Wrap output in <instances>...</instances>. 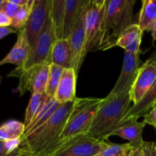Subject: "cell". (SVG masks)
Wrapping results in <instances>:
<instances>
[{
    "label": "cell",
    "mask_w": 156,
    "mask_h": 156,
    "mask_svg": "<svg viewBox=\"0 0 156 156\" xmlns=\"http://www.w3.org/2000/svg\"><path fill=\"white\" fill-rule=\"evenodd\" d=\"M50 73V64L44 63L33 66L26 69H17L11 72L8 77H15L19 79L18 91L22 96L27 91L32 94L46 93L47 81Z\"/></svg>",
    "instance_id": "4"
},
{
    "label": "cell",
    "mask_w": 156,
    "mask_h": 156,
    "mask_svg": "<svg viewBox=\"0 0 156 156\" xmlns=\"http://www.w3.org/2000/svg\"><path fill=\"white\" fill-rule=\"evenodd\" d=\"M63 69V68L55 64L50 65V73H49L48 81H47V88H46V94L50 98H55V95L57 91L58 85H59Z\"/></svg>",
    "instance_id": "24"
},
{
    "label": "cell",
    "mask_w": 156,
    "mask_h": 156,
    "mask_svg": "<svg viewBox=\"0 0 156 156\" xmlns=\"http://www.w3.org/2000/svg\"><path fill=\"white\" fill-rule=\"evenodd\" d=\"M156 19V0H142L138 24L143 31L148 30L152 21Z\"/></svg>",
    "instance_id": "22"
},
{
    "label": "cell",
    "mask_w": 156,
    "mask_h": 156,
    "mask_svg": "<svg viewBox=\"0 0 156 156\" xmlns=\"http://www.w3.org/2000/svg\"><path fill=\"white\" fill-rule=\"evenodd\" d=\"M106 142L82 134L67 140L54 156H96L105 149Z\"/></svg>",
    "instance_id": "7"
},
{
    "label": "cell",
    "mask_w": 156,
    "mask_h": 156,
    "mask_svg": "<svg viewBox=\"0 0 156 156\" xmlns=\"http://www.w3.org/2000/svg\"><path fill=\"white\" fill-rule=\"evenodd\" d=\"M20 6L14 4V3L10 2L8 0H5L4 3H3L2 6L1 10H2L6 15L11 18H13L14 16L16 15L18 11L20 9Z\"/></svg>",
    "instance_id": "27"
},
{
    "label": "cell",
    "mask_w": 156,
    "mask_h": 156,
    "mask_svg": "<svg viewBox=\"0 0 156 156\" xmlns=\"http://www.w3.org/2000/svg\"><path fill=\"white\" fill-rule=\"evenodd\" d=\"M78 74L73 68L64 69L58 85L55 99L60 105L76 100Z\"/></svg>",
    "instance_id": "14"
},
{
    "label": "cell",
    "mask_w": 156,
    "mask_h": 156,
    "mask_svg": "<svg viewBox=\"0 0 156 156\" xmlns=\"http://www.w3.org/2000/svg\"><path fill=\"white\" fill-rule=\"evenodd\" d=\"M50 63L63 69L72 68V56L67 39H56L53 46Z\"/></svg>",
    "instance_id": "19"
},
{
    "label": "cell",
    "mask_w": 156,
    "mask_h": 156,
    "mask_svg": "<svg viewBox=\"0 0 156 156\" xmlns=\"http://www.w3.org/2000/svg\"><path fill=\"white\" fill-rule=\"evenodd\" d=\"M90 0H66L62 26V39H66L74 27L79 15L89 5Z\"/></svg>",
    "instance_id": "15"
},
{
    "label": "cell",
    "mask_w": 156,
    "mask_h": 156,
    "mask_svg": "<svg viewBox=\"0 0 156 156\" xmlns=\"http://www.w3.org/2000/svg\"><path fill=\"white\" fill-rule=\"evenodd\" d=\"M143 121L146 124L152 126L156 129V105L149 111L147 114L145 115Z\"/></svg>",
    "instance_id": "28"
},
{
    "label": "cell",
    "mask_w": 156,
    "mask_h": 156,
    "mask_svg": "<svg viewBox=\"0 0 156 156\" xmlns=\"http://www.w3.org/2000/svg\"><path fill=\"white\" fill-rule=\"evenodd\" d=\"M66 2V0H47V14L53 23L57 39H62Z\"/></svg>",
    "instance_id": "20"
},
{
    "label": "cell",
    "mask_w": 156,
    "mask_h": 156,
    "mask_svg": "<svg viewBox=\"0 0 156 156\" xmlns=\"http://www.w3.org/2000/svg\"><path fill=\"white\" fill-rule=\"evenodd\" d=\"M23 153H24V151H23L22 148H21V149L19 151H18L16 152H13V153H11L6 149L5 142L0 140V156H21L23 155Z\"/></svg>",
    "instance_id": "29"
},
{
    "label": "cell",
    "mask_w": 156,
    "mask_h": 156,
    "mask_svg": "<svg viewBox=\"0 0 156 156\" xmlns=\"http://www.w3.org/2000/svg\"><path fill=\"white\" fill-rule=\"evenodd\" d=\"M47 16V0H35L30 9L28 20L24 26L30 48H34L42 30Z\"/></svg>",
    "instance_id": "10"
},
{
    "label": "cell",
    "mask_w": 156,
    "mask_h": 156,
    "mask_svg": "<svg viewBox=\"0 0 156 156\" xmlns=\"http://www.w3.org/2000/svg\"><path fill=\"white\" fill-rule=\"evenodd\" d=\"M129 92L114 94L110 92L103 98L87 134L99 140H107L131 108Z\"/></svg>",
    "instance_id": "1"
},
{
    "label": "cell",
    "mask_w": 156,
    "mask_h": 156,
    "mask_svg": "<svg viewBox=\"0 0 156 156\" xmlns=\"http://www.w3.org/2000/svg\"><path fill=\"white\" fill-rule=\"evenodd\" d=\"M12 18L8 16L2 10H0V27H11Z\"/></svg>",
    "instance_id": "30"
},
{
    "label": "cell",
    "mask_w": 156,
    "mask_h": 156,
    "mask_svg": "<svg viewBox=\"0 0 156 156\" xmlns=\"http://www.w3.org/2000/svg\"><path fill=\"white\" fill-rule=\"evenodd\" d=\"M4 2H5V0H0V10H1L2 6V5H3V3H4Z\"/></svg>",
    "instance_id": "38"
},
{
    "label": "cell",
    "mask_w": 156,
    "mask_h": 156,
    "mask_svg": "<svg viewBox=\"0 0 156 156\" xmlns=\"http://www.w3.org/2000/svg\"><path fill=\"white\" fill-rule=\"evenodd\" d=\"M140 53L125 51L121 73L111 93L122 94L130 91L140 68Z\"/></svg>",
    "instance_id": "9"
},
{
    "label": "cell",
    "mask_w": 156,
    "mask_h": 156,
    "mask_svg": "<svg viewBox=\"0 0 156 156\" xmlns=\"http://www.w3.org/2000/svg\"><path fill=\"white\" fill-rule=\"evenodd\" d=\"M129 156H143V149H142V146L141 147H139V148L133 147Z\"/></svg>",
    "instance_id": "33"
},
{
    "label": "cell",
    "mask_w": 156,
    "mask_h": 156,
    "mask_svg": "<svg viewBox=\"0 0 156 156\" xmlns=\"http://www.w3.org/2000/svg\"><path fill=\"white\" fill-rule=\"evenodd\" d=\"M87 7L79 15L73 27V31L66 38L71 52L72 68L77 74H79L84 58L87 54L85 51V30L84 24Z\"/></svg>",
    "instance_id": "8"
},
{
    "label": "cell",
    "mask_w": 156,
    "mask_h": 156,
    "mask_svg": "<svg viewBox=\"0 0 156 156\" xmlns=\"http://www.w3.org/2000/svg\"><path fill=\"white\" fill-rule=\"evenodd\" d=\"M156 81V65L146 60L140 66L138 75L132 85L129 95L132 103L136 105L150 90Z\"/></svg>",
    "instance_id": "11"
},
{
    "label": "cell",
    "mask_w": 156,
    "mask_h": 156,
    "mask_svg": "<svg viewBox=\"0 0 156 156\" xmlns=\"http://www.w3.org/2000/svg\"><path fill=\"white\" fill-rule=\"evenodd\" d=\"M146 123L144 121L138 122V119L130 118L122 121L117 126L111 136H118L129 141L133 148L141 147L144 140L143 133Z\"/></svg>",
    "instance_id": "12"
},
{
    "label": "cell",
    "mask_w": 156,
    "mask_h": 156,
    "mask_svg": "<svg viewBox=\"0 0 156 156\" xmlns=\"http://www.w3.org/2000/svg\"><path fill=\"white\" fill-rule=\"evenodd\" d=\"M143 33V30L138 24H130L120 35L115 47H121L126 52L140 53Z\"/></svg>",
    "instance_id": "16"
},
{
    "label": "cell",
    "mask_w": 156,
    "mask_h": 156,
    "mask_svg": "<svg viewBox=\"0 0 156 156\" xmlns=\"http://www.w3.org/2000/svg\"><path fill=\"white\" fill-rule=\"evenodd\" d=\"M103 98H76L66 125L60 136L61 141H67L82 134H87Z\"/></svg>",
    "instance_id": "3"
},
{
    "label": "cell",
    "mask_w": 156,
    "mask_h": 156,
    "mask_svg": "<svg viewBox=\"0 0 156 156\" xmlns=\"http://www.w3.org/2000/svg\"><path fill=\"white\" fill-rule=\"evenodd\" d=\"M56 39L57 38L53 23L47 16L45 24L40 33L35 46L30 51L27 62L21 67H16L17 69H26L33 66L44 63L50 65L52 48Z\"/></svg>",
    "instance_id": "5"
},
{
    "label": "cell",
    "mask_w": 156,
    "mask_h": 156,
    "mask_svg": "<svg viewBox=\"0 0 156 156\" xmlns=\"http://www.w3.org/2000/svg\"><path fill=\"white\" fill-rule=\"evenodd\" d=\"M90 2H91V4L97 6V7L103 8L105 6V2H106V0H90Z\"/></svg>",
    "instance_id": "35"
},
{
    "label": "cell",
    "mask_w": 156,
    "mask_h": 156,
    "mask_svg": "<svg viewBox=\"0 0 156 156\" xmlns=\"http://www.w3.org/2000/svg\"><path fill=\"white\" fill-rule=\"evenodd\" d=\"M30 13V9H29L27 6H23V7L20 8L16 15L12 19L11 27L15 29L17 31H19L20 30L24 28L27 20H28Z\"/></svg>",
    "instance_id": "26"
},
{
    "label": "cell",
    "mask_w": 156,
    "mask_h": 156,
    "mask_svg": "<svg viewBox=\"0 0 156 156\" xmlns=\"http://www.w3.org/2000/svg\"><path fill=\"white\" fill-rule=\"evenodd\" d=\"M147 61H149V62H151V63H153L155 64V65H156V50L155 52H154L153 54H152V56L148 59Z\"/></svg>",
    "instance_id": "36"
},
{
    "label": "cell",
    "mask_w": 156,
    "mask_h": 156,
    "mask_svg": "<svg viewBox=\"0 0 156 156\" xmlns=\"http://www.w3.org/2000/svg\"><path fill=\"white\" fill-rule=\"evenodd\" d=\"M49 98V96L46 93L44 94H32L31 98L29 101L28 105L25 111V116H24V124L25 128L29 126L32 120H34L37 114H38L44 104L46 103Z\"/></svg>",
    "instance_id": "21"
},
{
    "label": "cell",
    "mask_w": 156,
    "mask_h": 156,
    "mask_svg": "<svg viewBox=\"0 0 156 156\" xmlns=\"http://www.w3.org/2000/svg\"><path fill=\"white\" fill-rule=\"evenodd\" d=\"M8 1L14 3V4L20 6V7L27 5V0H8Z\"/></svg>",
    "instance_id": "34"
},
{
    "label": "cell",
    "mask_w": 156,
    "mask_h": 156,
    "mask_svg": "<svg viewBox=\"0 0 156 156\" xmlns=\"http://www.w3.org/2000/svg\"><path fill=\"white\" fill-rule=\"evenodd\" d=\"M21 156H24V155H21Z\"/></svg>",
    "instance_id": "39"
},
{
    "label": "cell",
    "mask_w": 156,
    "mask_h": 156,
    "mask_svg": "<svg viewBox=\"0 0 156 156\" xmlns=\"http://www.w3.org/2000/svg\"><path fill=\"white\" fill-rule=\"evenodd\" d=\"M25 129L24 123L12 120L0 126V140L7 141L14 139L21 138Z\"/></svg>",
    "instance_id": "23"
},
{
    "label": "cell",
    "mask_w": 156,
    "mask_h": 156,
    "mask_svg": "<svg viewBox=\"0 0 156 156\" xmlns=\"http://www.w3.org/2000/svg\"><path fill=\"white\" fill-rule=\"evenodd\" d=\"M105 5L103 8H98L90 2L85 15V51L100 50L102 37V27L105 15Z\"/></svg>",
    "instance_id": "6"
},
{
    "label": "cell",
    "mask_w": 156,
    "mask_h": 156,
    "mask_svg": "<svg viewBox=\"0 0 156 156\" xmlns=\"http://www.w3.org/2000/svg\"><path fill=\"white\" fill-rule=\"evenodd\" d=\"M136 0H106L100 50L115 47L122 32L133 24Z\"/></svg>",
    "instance_id": "2"
},
{
    "label": "cell",
    "mask_w": 156,
    "mask_h": 156,
    "mask_svg": "<svg viewBox=\"0 0 156 156\" xmlns=\"http://www.w3.org/2000/svg\"><path fill=\"white\" fill-rule=\"evenodd\" d=\"M30 51L31 48L24 27L18 31L17 41L10 52L0 60V66L5 64H14L17 67H21L27 62Z\"/></svg>",
    "instance_id": "13"
},
{
    "label": "cell",
    "mask_w": 156,
    "mask_h": 156,
    "mask_svg": "<svg viewBox=\"0 0 156 156\" xmlns=\"http://www.w3.org/2000/svg\"><path fill=\"white\" fill-rule=\"evenodd\" d=\"M60 105V104L56 101V99L49 97L48 100L46 101L31 123L27 128H25L24 134L21 138V140L24 141V140L34 134L52 117V115Z\"/></svg>",
    "instance_id": "17"
},
{
    "label": "cell",
    "mask_w": 156,
    "mask_h": 156,
    "mask_svg": "<svg viewBox=\"0 0 156 156\" xmlns=\"http://www.w3.org/2000/svg\"><path fill=\"white\" fill-rule=\"evenodd\" d=\"M132 149L129 143L117 144L107 141L105 149L96 156H129Z\"/></svg>",
    "instance_id": "25"
},
{
    "label": "cell",
    "mask_w": 156,
    "mask_h": 156,
    "mask_svg": "<svg viewBox=\"0 0 156 156\" xmlns=\"http://www.w3.org/2000/svg\"><path fill=\"white\" fill-rule=\"evenodd\" d=\"M147 31H150L152 34V41H156V19L154 20L152 22V24L149 25V27H148Z\"/></svg>",
    "instance_id": "32"
},
{
    "label": "cell",
    "mask_w": 156,
    "mask_h": 156,
    "mask_svg": "<svg viewBox=\"0 0 156 156\" xmlns=\"http://www.w3.org/2000/svg\"><path fill=\"white\" fill-rule=\"evenodd\" d=\"M17 30L12 27H0V40L11 34L17 33Z\"/></svg>",
    "instance_id": "31"
},
{
    "label": "cell",
    "mask_w": 156,
    "mask_h": 156,
    "mask_svg": "<svg viewBox=\"0 0 156 156\" xmlns=\"http://www.w3.org/2000/svg\"><path fill=\"white\" fill-rule=\"evenodd\" d=\"M35 0H27V7L29 8V9H31L32 6H33V4Z\"/></svg>",
    "instance_id": "37"
},
{
    "label": "cell",
    "mask_w": 156,
    "mask_h": 156,
    "mask_svg": "<svg viewBox=\"0 0 156 156\" xmlns=\"http://www.w3.org/2000/svg\"><path fill=\"white\" fill-rule=\"evenodd\" d=\"M156 105V81L146 95L140 102L129 108L122 121L130 118L139 119L145 117L146 114ZM121 121V122H122Z\"/></svg>",
    "instance_id": "18"
}]
</instances>
